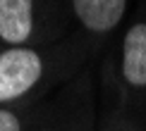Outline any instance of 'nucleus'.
Wrapping results in <instances>:
<instances>
[{
	"instance_id": "nucleus-3",
	"label": "nucleus",
	"mask_w": 146,
	"mask_h": 131,
	"mask_svg": "<svg viewBox=\"0 0 146 131\" xmlns=\"http://www.w3.org/2000/svg\"><path fill=\"white\" fill-rule=\"evenodd\" d=\"M34 33V0H0V41L24 45Z\"/></svg>"
},
{
	"instance_id": "nucleus-5",
	"label": "nucleus",
	"mask_w": 146,
	"mask_h": 131,
	"mask_svg": "<svg viewBox=\"0 0 146 131\" xmlns=\"http://www.w3.org/2000/svg\"><path fill=\"white\" fill-rule=\"evenodd\" d=\"M0 131H22V122L15 112L0 107Z\"/></svg>"
},
{
	"instance_id": "nucleus-1",
	"label": "nucleus",
	"mask_w": 146,
	"mask_h": 131,
	"mask_svg": "<svg viewBox=\"0 0 146 131\" xmlns=\"http://www.w3.org/2000/svg\"><path fill=\"white\" fill-rule=\"evenodd\" d=\"M43 76V57L31 48H5L0 52V103H15Z\"/></svg>"
},
{
	"instance_id": "nucleus-2",
	"label": "nucleus",
	"mask_w": 146,
	"mask_h": 131,
	"mask_svg": "<svg viewBox=\"0 0 146 131\" xmlns=\"http://www.w3.org/2000/svg\"><path fill=\"white\" fill-rule=\"evenodd\" d=\"M77 22L91 33H108L122 22L127 0H72Z\"/></svg>"
},
{
	"instance_id": "nucleus-6",
	"label": "nucleus",
	"mask_w": 146,
	"mask_h": 131,
	"mask_svg": "<svg viewBox=\"0 0 146 131\" xmlns=\"http://www.w3.org/2000/svg\"><path fill=\"white\" fill-rule=\"evenodd\" d=\"M38 131H50V129H38Z\"/></svg>"
},
{
	"instance_id": "nucleus-4",
	"label": "nucleus",
	"mask_w": 146,
	"mask_h": 131,
	"mask_svg": "<svg viewBox=\"0 0 146 131\" xmlns=\"http://www.w3.org/2000/svg\"><path fill=\"white\" fill-rule=\"evenodd\" d=\"M122 76L132 88H146V22H137L122 38Z\"/></svg>"
}]
</instances>
